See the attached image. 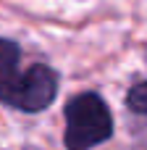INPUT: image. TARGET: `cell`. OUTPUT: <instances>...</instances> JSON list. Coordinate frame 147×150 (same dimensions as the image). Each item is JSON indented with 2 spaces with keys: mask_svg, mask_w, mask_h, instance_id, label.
<instances>
[{
  "mask_svg": "<svg viewBox=\"0 0 147 150\" xmlns=\"http://www.w3.org/2000/svg\"><path fill=\"white\" fill-rule=\"evenodd\" d=\"M18 63V47L11 40H0V100L26 113L45 111L58 95L55 74L42 63H34L21 71Z\"/></svg>",
  "mask_w": 147,
  "mask_h": 150,
  "instance_id": "obj_1",
  "label": "cell"
},
{
  "mask_svg": "<svg viewBox=\"0 0 147 150\" xmlns=\"http://www.w3.org/2000/svg\"><path fill=\"white\" fill-rule=\"evenodd\" d=\"M113 132V116L105 100L95 92H84L66 105V148L92 150Z\"/></svg>",
  "mask_w": 147,
  "mask_h": 150,
  "instance_id": "obj_2",
  "label": "cell"
},
{
  "mask_svg": "<svg viewBox=\"0 0 147 150\" xmlns=\"http://www.w3.org/2000/svg\"><path fill=\"white\" fill-rule=\"evenodd\" d=\"M126 103H129V108L134 113H147V82H139L137 87L129 90Z\"/></svg>",
  "mask_w": 147,
  "mask_h": 150,
  "instance_id": "obj_3",
  "label": "cell"
}]
</instances>
